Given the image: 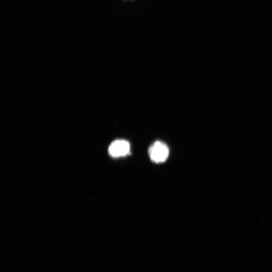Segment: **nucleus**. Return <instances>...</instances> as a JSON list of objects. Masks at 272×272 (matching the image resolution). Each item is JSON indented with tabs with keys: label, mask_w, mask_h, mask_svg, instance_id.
<instances>
[{
	"label": "nucleus",
	"mask_w": 272,
	"mask_h": 272,
	"mask_svg": "<svg viewBox=\"0 0 272 272\" xmlns=\"http://www.w3.org/2000/svg\"><path fill=\"white\" fill-rule=\"evenodd\" d=\"M170 151L168 147L160 141L155 142L149 149L151 160L156 163L165 162L169 157Z\"/></svg>",
	"instance_id": "nucleus-1"
},
{
	"label": "nucleus",
	"mask_w": 272,
	"mask_h": 272,
	"mask_svg": "<svg viewBox=\"0 0 272 272\" xmlns=\"http://www.w3.org/2000/svg\"><path fill=\"white\" fill-rule=\"evenodd\" d=\"M130 151V143L124 140H117L110 146L109 153L113 157H120L128 155Z\"/></svg>",
	"instance_id": "nucleus-2"
}]
</instances>
